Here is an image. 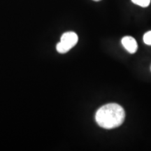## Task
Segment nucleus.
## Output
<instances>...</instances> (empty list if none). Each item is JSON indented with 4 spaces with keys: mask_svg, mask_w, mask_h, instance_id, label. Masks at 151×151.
<instances>
[{
    "mask_svg": "<svg viewBox=\"0 0 151 151\" xmlns=\"http://www.w3.org/2000/svg\"><path fill=\"white\" fill-rule=\"evenodd\" d=\"M125 113L118 104H108L98 109L95 115L97 123L101 127L110 129L116 128L123 123Z\"/></svg>",
    "mask_w": 151,
    "mask_h": 151,
    "instance_id": "1",
    "label": "nucleus"
},
{
    "mask_svg": "<svg viewBox=\"0 0 151 151\" xmlns=\"http://www.w3.org/2000/svg\"><path fill=\"white\" fill-rule=\"evenodd\" d=\"M78 40V35L73 32H67L64 33L61 37L60 42L57 44V50L60 53H66L76 46Z\"/></svg>",
    "mask_w": 151,
    "mask_h": 151,
    "instance_id": "2",
    "label": "nucleus"
},
{
    "mask_svg": "<svg viewBox=\"0 0 151 151\" xmlns=\"http://www.w3.org/2000/svg\"><path fill=\"white\" fill-rule=\"evenodd\" d=\"M122 44L124 48L130 53H135L137 50V41L133 37L127 36L122 39Z\"/></svg>",
    "mask_w": 151,
    "mask_h": 151,
    "instance_id": "3",
    "label": "nucleus"
},
{
    "mask_svg": "<svg viewBox=\"0 0 151 151\" xmlns=\"http://www.w3.org/2000/svg\"><path fill=\"white\" fill-rule=\"evenodd\" d=\"M132 1L134 4L143 7V8L148 6L150 3V0H132Z\"/></svg>",
    "mask_w": 151,
    "mask_h": 151,
    "instance_id": "4",
    "label": "nucleus"
},
{
    "mask_svg": "<svg viewBox=\"0 0 151 151\" xmlns=\"http://www.w3.org/2000/svg\"><path fill=\"white\" fill-rule=\"evenodd\" d=\"M143 41L147 45L151 46V31H149L143 36Z\"/></svg>",
    "mask_w": 151,
    "mask_h": 151,
    "instance_id": "5",
    "label": "nucleus"
},
{
    "mask_svg": "<svg viewBox=\"0 0 151 151\" xmlns=\"http://www.w3.org/2000/svg\"><path fill=\"white\" fill-rule=\"evenodd\" d=\"M93 1H101V0H93Z\"/></svg>",
    "mask_w": 151,
    "mask_h": 151,
    "instance_id": "6",
    "label": "nucleus"
}]
</instances>
